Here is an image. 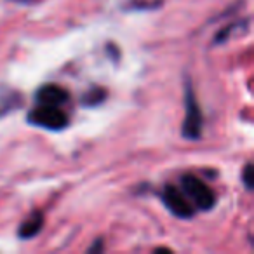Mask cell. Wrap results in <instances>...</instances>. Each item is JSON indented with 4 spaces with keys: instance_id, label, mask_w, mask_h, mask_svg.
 Listing matches in <instances>:
<instances>
[{
    "instance_id": "6da1fadb",
    "label": "cell",
    "mask_w": 254,
    "mask_h": 254,
    "mask_svg": "<svg viewBox=\"0 0 254 254\" xmlns=\"http://www.w3.org/2000/svg\"><path fill=\"white\" fill-rule=\"evenodd\" d=\"M181 188H183V193L187 197H190L193 205L200 209V211H209V209H212L216 205L214 191L195 174L181 176Z\"/></svg>"
},
{
    "instance_id": "7a4b0ae2",
    "label": "cell",
    "mask_w": 254,
    "mask_h": 254,
    "mask_svg": "<svg viewBox=\"0 0 254 254\" xmlns=\"http://www.w3.org/2000/svg\"><path fill=\"white\" fill-rule=\"evenodd\" d=\"M28 122L33 126L51 129V131H61L68 126V117L60 106L39 105L35 110L28 113Z\"/></svg>"
},
{
    "instance_id": "3957f363",
    "label": "cell",
    "mask_w": 254,
    "mask_h": 254,
    "mask_svg": "<svg viewBox=\"0 0 254 254\" xmlns=\"http://www.w3.org/2000/svg\"><path fill=\"white\" fill-rule=\"evenodd\" d=\"M162 202L174 216L178 218L188 219L195 214V207L190 204V200L187 198V195L181 190H178L174 185H167L162 191Z\"/></svg>"
},
{
    "instance_id": "277c9868",
    "label": "cell",
    "mask_w": 254,
    "mask_h": 254,
    "mask_svg": "<svg viewBox=\"0 0 254 254\" xmlns=\"http://www.w3.org/2000/svg\"><path fill=\"white\" fill-rule=\"evenodd\" d=\"M183 136L188 139H198L202 136V113L193 91H187V117L183 122Z\"/></svg>"
},
{
    "instance_id": "5b68a950",
    "label": "cell",
    "mask_w": 254,
    "mask_h": 254,
    "mask_svg": "<svg viewBox=\"0 0 254 254\" xmlns=\"http://www.w3.org/2000/svg\"><path fill=\"white\" fill-rule=\"evenodd\" d=\"M37 103L39 105H49V106H63L64 103H68L70 94L66 89H63L61 85L56 84H47L37 91L35 94Z\"/></svg>"
},
{
    "instance_id": "8992f818",
    "label": "cell",
    "mask_w": 254,
    "mask_h": 254,
    "mask_svg": "<svg viewBox=\"0 0 254 254\" xmlns=\"http://www.w3.org/2000/svg\"><path fill=\"white\" fill-rule=\"evenodd\" d=\"M42 225H44V216L42 212H33V214H30L28 219H25L21 225V228H19V237L21 239H30V237H35L37 233L42 230Z\"/></svg>"
},
{
    "instance_id": "52a82bcc",
    "label": "cell",
    "mask_w": 254,
    "mask_h": 254,
    "mask_svg": "<svg viewBox=\"0 0 254 254\" xmlns=\"http://www.w3.org/2000/svg\"><path fill=\"white\" fill-rule=\"evenodd\" d=\"M106 98V91L105 89H99V87H92L87 94H84L82 98V103L87 106H94V105H99L103 103V99Z\"/></svg>"
},
{
    "instance_id": "ba28073f",
    "label": "cell",
    "mask_w": 254,
    "mask_h": 254,
    "mask_svg": "<svg viewBox=\"0 0 254 254\" xmlns=\"http://www.w3.org/2000/svg\"><path fill=\"white\" fill-rule=\"evenodd\" d=\"M251 174H253V166L247 164L246 169H244V174H242V180H244V185H246L247 190L253 188V180H251Z\"/></svg>"
},
{
    "instance_id": "9c48e42d",
    "label": "cell",
    "mask_w": 254,
    "mask_h": 254,
    "mask_svg": "<svg viewBox=\"0 0 254 254\" xmlns=\"http://www.w3.org/2000/svg\"><path fill=\"white\" fill-rule=\"evenodd\" d=\"M18 2H32V0H18Z\"/></svg>"
}]
</instances>
